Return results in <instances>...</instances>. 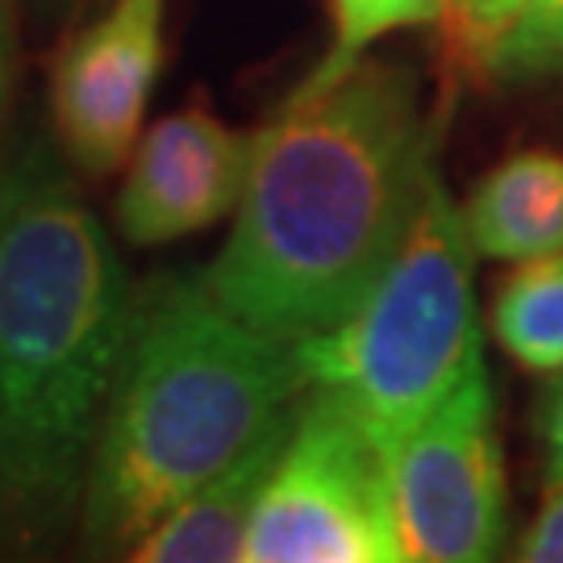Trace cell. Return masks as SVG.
Segmentation results:
<instances>
[{
	"mask_svg": "<svg viewBox=\"0 0 563 563\" xmlns=\"http://www.w3.org/2000/svg\"><path fill=\"white\" fill-rule=\"evenodd\" d=\"M493 334L526 372H563V251L522 260L497 288Z\"/></svg>",
	"mask_w": 563,
	"mask_h": 563,
	"instance_id": "cell-11",
	"label": "cell"
},
{
	"mask_svg": "<svg viewBox=\"0 0 563 563\" xmlns=\"http://www.w3.org/2000/svg\"><path fill=\"white\" fill-rule=\"evenodd\" d=\"M543 455L547 481H563V380L543 409Z\"/></svg>",
	"mask_w": 563,
	"mask_h": 563,
	"instance_id": "cell-16",
	"label": "cell"
},
{
	"mask_svg": "<svg viewBox=\"0 0 563 563\" xmlns=\"http://www.w3.org/2000/svg\"><path fill=\"white\" fill-rule=\"evenodd\" d=\"M518 560L526 563H563V481H551L539 518L518 543Z\"/></svg>",
	"mask_w": 563,
	"mask_h": 563,
	"instance_id": "cell-14",
	"label": "cell"
},
{
	"mask_svg": "<svg viewBox=\"0 0 563 563\" xmlns=\"http://www.w3.org/2000/svg\"><path fill=\"white\" fill-rule=\"evenodd\" d=\"M497 80L534 84L563 71V0H518L514 18L484 51Z\"/></svg>",
	"mask_w": 563,
	"mask_h": 563,
	"instance_id": "cell-13",
	"label": "cell"
},
{
	"mask_svg": "<svg viewBox=\"0 0 563 563\" xmlns=\"http://www.w3.org/2000/svg\"><path fill=\"white\" fill-rule=\"evenodd\" d=\"M167 0H109L97 21L59 46L51 71V121L67 163L101 180L134 155L163 67Z\"/></svg>",
	"mask_w": 563,
	"mask_h": 563,
	"instance_id": "cell-7",
	"label": "cell"
},
{
	"mask_svg": "<svg viewBox=\"0 0 563 563\" xmlns=\"http://www.w3.org/2000/svg\"><path fill=\"white\" fill-rule=\"evenodd\" d=\"M430 167L434 125L397 63L363 59L318 92H292L255 134L209 292L280 342L334 330L401 251Z\"/></svg>",
	"mask_w": 563,
	"mask_h": 563,
	"instance_id": "cell-1",
	"label": "cell"
},
{
	"mask_svg": "<svg viewBox=\"0 0 563 563\" xmlns=\"http://www.w3.org/2000/svg\"><path fill=\"white\" fill-rule=\"evenodd\" d=\"M67 155L30 139L0 176V551L80 514L134 301Z\"/></svg>",
	"mask_w": 563,
	"mask_h": 563,
	"instance_id": "cell-2",
	"label": "cell"
},
{
	"mask_svg": "<svg viewBox=\"0 0 563 563\" xmlns=\"http://www.w3.org/2000/svg\"><path fill=\"white\" fill-rule=\"evenodd\" d=\"M246 563H401L388 455L325 393L297 405L263 488Z\"/></svg>",
	"mask_w": 563,
	"mask_h": 563,
	"instance_id": "cell-5",
	"label": "cell"
},
{
	"mask_svg": "<svg viewBox=\"0 0 563 563\" xmlns=\"http://www.w3.org/2000/svg\"><path fill=\"white\" fill-rule=\"evenodd\" d=\"M297 409H284L255 443L213 481L188 493L159 526H151L139 543L125 551L134 563H234L246 555V539L255 526V509L272 481L280 451L292 434Z\"/></svg>",
	"mask_w": 563,
	"mask_h": 563,
	"instance_id": "cell-9",
	"label": "cell"
},
{
	"mask_svg": "<svg viewBox=\"0 0 563 563\" xmlns=\"http://www.w3.org/2000/svg\"><path fill=\"white\" fill-rule=\"evenodd\" d=\"M4 101H9V18L0 4V125H4ZM0 176H4V167H0Z\"/></svg>",
	"mask_w": 563,
	"mask_h": 563,
	"instance_id": "cell-17",
	"label": "cell"
},
{
	"mask_svg": "<svg viewBox=\"0 0 563 563\" xmlns=\"http://www.w3.org/2000/svg\"><path fill=\"white\" fill-rule=\"evenodd\" d=\"M388 497L401 560L481 563L501 555L505 467L484 363L388 451Z\"/></svg>",
	"mask_w": 563,
	"mask_h": 563,
	"instance_id": "cell-6",
	"label": "cell"
},
{
	"mask_svg": "<svg viewBox=\"0 0 563 563\" xmlns=\"http://www.w3.org/2000/svg\"><path fill=\"white\" fill-rule=\"evenodd\" d=\"M446 4L460 13L463 34L481 51H488V42L501 34L514 18V9H518V0H446Z\"/></svg>",
	"mask_w": 563,
	"mask_h": 563,
	"instance_id": "cell-15",
	"label": "cell"
},
{
	"mask_svg": "<svg viewBox=\"0 0 563 563\" xmlns=\"http://www.w3.org/2000/svg\"><path fill=\"white\" fill-rule=\"evenodd\" d=\"M255 134L209 109L159 118L139 139L118 192V230L130 246H167L230 218L242 201Z\"/></svg>",
	"mask_w": 563,
	"mask_h": 563,
	"instance_id": "cell-8",
	"label": "cell"
},
{
	"mask_svg": "<svg viewBox=\"0 0 563 563\" xmlns=\"http://www.w3.org/2000/svg\"><path fill=\"white\" fill-rule=\"evenodd\" d=\"M446 0H330L334 42L322 55V63L292 92H318L325 84L342 80L351 67H360L372 42L409 30V25H430V21H439Z\"/></svg>",
	"mask_w": 563,
	"mask_h": 563,
	"instance_id": "cell-12",
	"label": "cell"
},
{
	"mask_svg": "<svg viewBox=\"0 0 563 563\" xmlns=\"http://www.w3.org/2000/svg\"><path fill=\"white\" fill-rule=\"evenodd\" d=\"M476 255L505 263L563 251V155L518 151L484 176L463 205Z\"/></svg>",
	"mask_w": 563,
	"mask_h": 563,
	"instance_id": "cell-10",
	"label": "cell"
},
{
	"mask_svg": "<svg viewBox=\"0 0 563 563\" xmlns=\"http://www.w3.org/2000/svg\"><path fill=\"white\" fill-rule=\"evenodd\" d=\"M305 388L297 346L234 318L205 280L151 284L134 301L101 439L84 484V543L130 551L239 460Z\"/></svg>",
	"mask_w": 563,
	"mask_h": 563,
	"instance_id": "cell-3",
	"label": "cell"
},
{
	"mask_svg": "<svg viewBox=\"0 0 563 563\" xmlns=\"http://www.w3.org/2000/svg\"><path fill=\"white\" fill-rule=\"evenodd\" d=\"M472 255L463 209L434 163L401 251L360 309L292 342L305 388L325 393L384 455L484 363Z\"/></svg>",
	"mask_w": 563,
	"mask_h": 563,
	"instance_id": "cell-4",
	"label": "cell"
}]
</instances>
